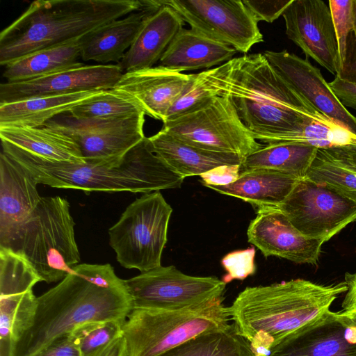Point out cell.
<instances>
[{
	"label": "cell",
	"instance_id": "obj_1",
	"mask_svg": "<svg viewBox=\"0 0 356 356\" xmlns=\"http://www.w3.org/2000/svg\"><path fill=\"white\" fill-rule=\"evenodd\" d=\"M132 309L124 280L115 275L113 266L76 265L56 286L38 297L33 324L17 344L15 356H34L82 324L125 323Z\"/></svg>",
	"mask_w": 356,
	"mask_h": 356
},
{
	"label": "cell",
	"instance_id": "obj_2",
	"mask_svg": "<svg viewBox=\"0 0 356 356\" xmlns=\"http://www.w3.org/2000/svg\"><path fill=\"white\" fill-rule=\"evenodd\" d=\"M230 64L223 95L257 141L296 143L311 121L332 122L297 92L263 54L234 58Z\"/></svg>",
	"mask_w": 356,
	"mask_h": 356
},
{
	"label": "cell",
	"instance_id": "obj_3",
	"mask_svg": "<svg viewBox=\"0 0 356 356\" xmlns=\"http://www.w3.org/2000/svg\"><path fill=\"white\" fill-rule=\"evenodd\" d=\"M346 282L321 284L293 279L248 286L229 307L231 321L256 356H268L283 339L330 310Z\"/></svg>",
	"mask_w": 356,
	"mask_h": 356
},
{
	"label": "cell",
	"instance_id": "obj_4",
	"mask_svg": "<svg viewBox=\"0 0 356 356\" xmlns=\"http://www.w3.org/2000/svg\"><path fill=\"white\" fill-rule=\"evenodd\" d=\"M1 147L38 184L53 188L148 193L179 188L184 179L153 152L147 137L120 161L84 163L46 161L3 142Z\"/></svg>",
	"mask_w": 356,
	"mask_h": 356
},
{
	"label": "cell",
	"instance_id": "obj_5",
	"mask_svg": "<svg viewBox=\"0 0 356 356\" xmlns=\"http://www.w3.org/2000/svg\"><path fill=\"white\" fill-rule=\"evenodd\" d=\"M142 7V0L34 1L0 33V64L80 39Z\"/></svg>",
	"mask_w": 356,
	"mask_h": 356
},
{
	"label": "cell",
	"instance_id": "obj_6",
	"mask_svg": "<svg viewBox=\"0 0 356 356\" xmlns=\"http://www.w3.org/2000/svg\"><path fill=\"white\" fill-rule=\"evenodd\" d=\"M225 296L180 309H133L122 327L126 356H158L230 323Z\"/></svg>",
	"mask_w": 356,
	"mask_h": 356
},
{
	"label": "cell",
	"instance_id": "obj_7",
	"mask_svg": "<svg viewBox=\"0 0 356 356\" xmlns=\"http://www.w3.org/2000/svg\"><path fill=\"white\" fill-rule=\"evenodd\" d=\"M70 208L60 196L41 197L10 249L30 263L41 282L62 280L80 261Z\"/></svg>",
	"mask_w": 356,
	"mask_h": 356
},
{
	"label": "cell",
	"instance_id": "obj_8",
	"mask_svg": "<svg viewBox=\"0 0 356 356\" xmlns=\"http://www.w3.org/2000/svg\"><path fill=\"white\" fill-rule=\"evenodd\" d=\"M172 212L159 191L145 193L131 203L108 230L118 263L144 273L161 266V255Z\"/></svg>",
	"mask_w": 356,
	"mask_h": 356
},
{
	"label": "cell",
	"instance_id": "obj_9",
	"mask_svg": "<svg viewBox=\"0 0 356 356\" xmlns=\"http://www.w3.org/2000/svg\"><path fill=\"white\" fill-rule=\"evenodd\" d=\"M161 130L188 145L243 159L263 146L243 124L226 95L166 120Z\"/></svg>",
	"mask_w": 356,
	"mask_h": 356
},
{
	"label": "cell",
	"instance_id": "obj_10",
	"mask_svg": "<svg viewBox=\"0 0 356 356\" xmlns=\"http://www.w3.org/2000/svg\"><path fill=\"white\" fill-rule=\"evenodd\" d=\"M133 309H180L224 297L226 285L216 277L186 275L174 266H159L124 280Z\"/></svg>",
	"mask_w": 356,
	"mask_h": 356
},
{
	"label": "cell",
	"instance_id": "obj_11",
	"mask_svg": "<svg viewBox=\"0 0 356 356\" xmlns=\"http://www.w3.org/2000/svg\"><path fill=\"white\" fill-rule=\"evenodd\" d=\"M303 235L328 241L356 221V202L307 177L298 181L277 207Z\"/></svg>",
	"mask_w": 356,
	"mask_h": 356
},
{
	"label": "cell",
	"instance_id": "obj_12",
	"mask_svg": "<svg viewBox=\"0 0 356 356\" xmlns=\"http://www.w3.org/2000/svg\"><path fill=\"white\" fill-rule=\"evenodd\" d=\"M38 282L24 257L0 248L1 356H15L17 344L32 327L38 308L33 288Z\"/></svg>",
	"mask_w": 356,
	"mask_h": 356
},
{
	"label": "cell",
	"instance_id": "obj_13",
	"mask_svg": "<svg viewBox=\"0 0 356 356\" xmlns=\"http://www.w3.org/2000/svg\"><path fill=\"white\" fill-rule=\"evenodd\" d=\"M191 29L246 54L264 41L259 22L242 0H163Z\"/></svg>",
	"mask_w": 356,
	"mask_h": 356
},
{
	"label": "cell",
	"instance_id": "obj_14",
	"mask_svg": "<svg viewBox=\"0 0 356 356\" xmlns=\"http://www.w3.org/2000/svg\"><path fill=\"white\" fill-rule=\"evenodd\" d=\"M145 113L105 120H77L68 112L44 125L70 136L79 145L86 161H114L122 157L143 139Z\"/></svg>",
	"mask_w": 356,
	"mask_h": 356
},
{
	"label": "cell",
	"instance_id": "obj_15",
	"mask_svg": "<svg viewBox=\"0 0 356 356\" xmlns=\"http://www.w3.org/2000/svg\"><path fill=\"white\" fill-rule=\"evenodd\" d=\"M282 16L289 39L307 57L337 75L339 49L329 5L322 0H292Z\"/></svg>",
	"mask_w": 356,
	"mask_h": 356
},
{
	"label": "cell",
	"instance_id": "obj_16",
	"mask_svg": "<svg viewBox=\"0 0 356 356\" xmlns=\"http://www.w3.org/2000/svg\"><path fill=\"white\" fill-rule=\"evenodd\" d=\"M275 70L325 117L356 138V117L336 97L318 68L286 50L263 53Z\"/></svg>",
	"mask_w": 356,
	"mask_h": 356
},
{
	"label": "cell",
	"instance_id": "obj_17",
	"mask_svg": "<svg viewBox=\"0 0 356 356\" xmlns=\"http://www.w3.org/2000/svg\"><path fill=\"white\" fill-rule=\"evenodd\" d=\"M268 356H356V323L342 311L329 310L286 337Z\"/></svg>",
	"mask_w": 356,
	"mask_h": 356
},
{
	"label": "cell",
	"instance_id": "obj_18",
	"mask_svg": "<svg viewBox=\"0 0 356 356\" xmlns=\"http://www.w3.org/2000/svg\"><path fill=\"white\" fill-rule=\"evenodd\" d=\"M247 230L248 241L265 257L275 256L296 264L316 265L325 243L300 232L277 207H260Z\"/></svg>",
	"mask_w": 356,
	"mask_h": 356
},
{
	"label": "cell",
	"instance_id": "obj_19",
	"mask_svg": "<svg viewBox=\"0 0 356 356\" xmlns=\"http://www.w3.org/2000/svg\"><path fill=\"white\" fill-rule=\"evenodd\" d=\"M123 72L118 65L76 67L46 76L0 85V104L28 98L113 89Z\"/></svg>",
	"mask_w": 356,
	"mask_h": 356
},
{
	"label": "cell",
	"instance_id": "obj_20",
	"mask_svg": "<svg viewBox=\"0 0 356 356\" xmlns=\"http://www.w3.org/2000/svg\"><path fill=\"white\" fill-rule=\"evenodd\" d=\"M195 74L159 65L123 73L113 89L135 102L145 115L164 122L169 111L190 85Z\"/></svg>",
	"mask_w": 356,
	"mask_h": 356
},
{
	"label": "cell",
	"instance_id": "obj_21",
	"mask_svg": "<svg viewBox=\"0 0 356 356\" xmlns=\"http://www.w3.org/2000/svg\"><path fill=\"white\" fill-rule=\"evenodd\" d=\"M31 175L1 151L0 154V248L10 250L40 196Z\"/></svg>",
	"mask_w": 356,
	"mask_h": 356
},
{
	"label": "cell",
	"instance_id": "obj_22",
	"mask_svg": "<svg viewBox=\"0 0 356 356\" xmlns=\"http://www.w3.org/2000/svg\"><path fill=\"white\" fill-rule=\"evenodd\" d=\"M163 5V0H143L140 10L105 24L83 36L80 39L81 59L118 63L134 42L146 19Z\"/></svg>",
	"mask_w": 356,
	"mask_h": 356
},
{
	"label": "cell",
	"instance_id": "obj_23",
	"mask_svg": "<svg viewBox=\"0 0 356 356\" xmlns=\"http://www.w3.org/2000/svg\"><path fill=\"white\" fill-rule=\"evenodd\" d=\"M163 5L145 21L134 42L118 63L123 73L154 67L160 61L184 21L170 6Z\"/></svg>",
	"mask_w": 356,
	"mask_h": 356
},
{
	"label": "cell",
	"instance_id": "obj_24",
	"mask_svg": "<svg viewBox=\"0 0 356 356\" xmlns=\"http://www.w3.org/2000/svg\"><path fill=\"white\" fill-rule=\"evenodd\" d=\"M237 52L232 47L195 30L183 28L169 44L159 65L178 72L209 70L233 59Z\"/></svg>",
	"mask_w": 356,
	"mask_h": 356
},
{
	"label": "cell",
	"instance_id": "obj_25",
	"mask_svg": "<svg viewBox=\"0 0 356 356\" xmlns=\"http://www.w3.org/2000/svg\"><path fill=\"white\" fill-rule=\"evenodd\" d=\"M0 138L1 142L46 161L70 163L86 162L79 145L73 138L45 125L0 127Z\"/></svg>",
	"mask_w": 356,
	"mask_h": 356
},
{
	"label": "cell",
	"instance_id": "obj_26",
	"mask_svg": "<svg viewBox=\"0 0 356 356\" xmlns=\"http://www.w3.org/2000/svg\"><path fill=\"white\" fill-rule=\"evenodd\" d=\"M148 140L153 152L184 178L200 176L220 165H240L243 160L234 154L216 152L188 145L163 130Z\"/></svg>",
	"mask_w": 356,
	"mask_h": 356
},
{
	"label": "cell",
	"instance_id": "obj_27",
	"mask_svg": "<svg viewBox=\"0 0 356 356\" xmlns=\"http://www.w3.org/2000/svg\"><path fill=\"white\" fill-rule=\"evenodd\" d=\"M299 180L278 172L254 170L240 173L238 179L228 185L203 186L219 193L243 200L257 209L278 207Z\"/></svg>",
	"mask_w": 356,
	"mask_h": 356
},
{
	"label": "cell",
	"instance_id": "obj_28",
	"mask_svg": "<svg viewBox=\"0 0 356 356\" xmlns=\"http://www.w3.org/2000/svg\"><path fill=\"white\" fill-rule=\"evenodd\" d=\"M102 90L40 96L0 104V127H38Z\"/></svg>",
	"mask_w": 356,
	"mask_h": 356
},
{
	"label": "cell",
	"instance_id": "obj_29",
	"mask_svg": "<svg viewBox=\"0 0 356 356\" xmlns=\"http://www.w3.org/2000/svg\"><path fill=\"white\" fill-rule=\"evenodd\" d=\"M317 150L315 147L300 143L263 145L243 160L240 173L268 170L302 179L305 178Z\"/></svg>",
	"mask_w": 356,
	"mask_h": 356
},
{
	"label": "cell",
	"instance_id": "obj_30",
	"mask_svg": "<svg viewBox=\"0 0 356 356\" xmlns=\"http://www.w3.org/2000/svg\"><path fill=\"white\" fill-rule=\"evenodd\" d=\"M80 39L22 58L6 65L3 76L7 82H20L82 66Z\"/></svg>",
	"mask_w": 356,
	"mask_h": 356
},
{
	"label": "cell",
	"instance_id": "obj_31",
	"mask_svg": "<svg viewBox=\"0 0 356 356\" xmlns=\"http://www.w3.org/2000/svg\"><path fill=\"white\" fill-rule=\"evenodd\" d=\"M158 356H256L234 323L194 337Z\"/></svg>",
	"mask_w": 356,
	"mask_h": 356
},
{
	"label": "cell",
	"instance_id": "obj_32",
	"mask_svg": "<svg viewBox=\"0 0 356 356\" xmlns=\"http://www.w3.org/2000/svg\"><path fill=\"white\" fill-rule=\"evenodd\" d=\"M230 67L229 60L218 67L195 74L190 85L169 111L166 120L191 111L213 97L222 95Z\"/></svg>",
	"mask_w": 356,
	"mask_h": 356
},
{
	"label": "cell",
	"instance_id": "obj_33",
	"mask_svg": "<svg viewBox=\"0 0 356 356\" xmlns=\"http://www.w3.org/2000/svg\"><path fill=\"white\" fill-rule=\"evenodd\" d=\"M305 177L327 185L356 202V170L334 157L326 149H318Z\"/></svg>",
	"mask_w": 356,
	"mask_h": 356
},
{
	"label": "cell",
	"instance_id": "obj_34",
	"mask_svg": "<svg viewBox=\"0 0 356 356\" xmlns=\"http://www.w3.org/2000/svg\"><path fill=\"white\" fill-rule=\"evenodd\" d=\"M141 111L130 98L114 89H110L100 91L67 112L77 120H105Z\"/></svg>",
	"mask_w": 356,
	"mask_h": 356
},
{
	"label": "cell",
	"instance_id": "obj_35",
	"mask_svg": "<svg viewBox=\"0 0 356 356\" xmlns=\"http://www.w3.org/2000/svg\"><path fill=\"white\" fill-rule=\"evenodd\" d=\"M124 323L117 321L91 322L77 326L70 334L82 356H98L122 336Z\"/></svg>",
	"mask_w": 356,
	"mask_h": 356
},
{
	"label": "cell",
	"instance_id": "obj_36",
	"mask_svg": "<svg viewBox=\"0 0 356 356\" xmlns=\"http://www.w3.org/2000/svg\"><path fill=\"white\" fill-rule=\"evenodd\" d=\"M354 137L348 130L332 122L314 120L304 127L297 143L327 149L349 144Z\"/></svg>",
	"mask_w": 356,
	"mask_h": 356
},
{
	"label": "cell",
	"instance_id": "obj_37",
	"mask_svg": "<svg viewBox=\"0 0 356 356\" xmlns=\"http://www.w3.org/2000/svg\"><path fill=\"white\" fill-rule=\"evenodd\" d=\"M339 44L340 63L348 35L356 31V0H329Z\"/></svg>",
	"mask_w": 356,
	"mask_h": 356
},
{
	"label": "cell",
	"instance_id": "obj_38",
	"mask_svg": "<svg viewBox=\"0 0 356 356\" xmlns=\"http://www.w3.org/2000/svg\"><path fill=\"white\" fill-rule=\"evenodd\" d=\"M255 248L252 246L245 250L229 252L221 260V264L227 274L222 278L225 284L234 280H243L254 274Z\"/></svg>",
	"mask_w": 356,
	"mask_h": 356
},
{
	"label": "cell",
	"instance_id": "obj_39",
	"mask_svg": "<svg viewBox=\"0 0 356 356\" xmlns=\"http://www.w3.org/2000/svg\"><path fill=\"white\" fill-rule=\"evenodd\" d=\"M258 22L272 23L283 15L292 0H243Z\"/></svg>",
	"mask_w": 356,
	"mask_h": 356
},
{
	"label": "cell",
	"instance_id": "obj_40",
	"mask_svg": "<svg viewBox=\"0 0 356 356\" xmlns=\"http://www.w3.org/2000/svg\"><path fill=\"white\" fill-rule=\"evenodd\" d=\"M336 76L356 83V31L350 33L346 38L340 70Z\"/></svg>",
	"mask_w": 356,
	"mask_h": 356
},
{
	"label": "cell",
	"instance_id": "obj_41",
	"mask_svg": "<svg viewBox=\"0 0 356 356\" xmlns=\"http://www.w3.org/2000/svg\"><path fill=\"white\" fill-rule=\"evenodd\" d=\"M240 165H220L202 174V185L225 186L234 183L240 176Z\"/></svg>",
	"mask_w": 356,
	"mask_h": 356
},
{
	"label": "cell",
	"instance_id": "obj_42",
	"mask_svg": "<svg viewBox=\"0 0 356 356\" xmlns=\"http://www.w3.org/2000/svg\"><path fill=\"white\" fill-rule=\"evenodd\" d=\"M34 356H82L72 336L62 335L45 346Z\"/></svg>",
	"mask_w": 356,
	"mask_h": 356
},
{
	"label": "cell",
	"instance_id": "obj_43",
	"mask_svg": "<svg viewBox=\"0 0 356 356\" xmlns=\"http://www.w3.org/2000/svg\"><path fill=\"white\" fill-rule=\"evenodd\" d=\"M328 84L343 106L356 110V83L334 76Z\"/></svg>",
	"mask_w": 356,
	"mask_h": 356
},
{
	"label": "cell",
	"instance_id": "obj_44",
	"mask_svg": "<svg viewBox=\"0 0 356 356\" xmlns=\"http://www.w3.org/2000/svg\"><path fill=\"white\" fill-rule=\"evenodd\" d=\"M327 151L334 157L356 170V138L349 144L327 148Z\"/></svg>",
	"mask_w": 356,
	"mask_h": 356
},
{
	"label": "cell",
	"instance_id": "obj_45",
	"mask_svg": "<svg viewBox=\"0 0 356 356\" xmlns=\"http://www.w3.org/2000/svg\"><path fill=\"white\" fill-rule=\"evenodd\" d=\"M348 290L341 303L342 311H350L356 308V271L346 273L345 280Z\"/></svg>",
	"mask_w": 356,
	"mask_h": 356
},
{
	"label": "cell",
	"instance_id": "obj_46",
	"mask_svg": "<svg viewBox=\"0 0 356 356\" xmlns=\"http://www.w3.org/2000/svg\"><path fill=\"white\" fill-rule=\"evenodd\" d=\"M98 356H126V342L123 336L115 340Z\"/></svg>",
	"mask_w": 356,
	"mask_h": 356
},
{
	"label": "cell",
	"instance_id": "obj_47",
	"mask_svg": "<svg viewBox=\"0 0 356 356\" xmlns=\"http://www.w3.org/2000/svg\"><path fill=\"white\" fill-rule=\"evenodd\" d=\"M345 315L350 318L353 322L356 323V308L350 311L343 312Z\"/></svg>",
	"mask_w": 356,
	"mask_h": 356
}]
</instances>
